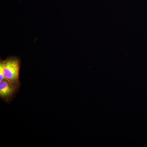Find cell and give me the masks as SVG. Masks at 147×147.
Here are the masks:
<instances>
[{
	"label": "cell",
	"instance_id": "cell-3",
	"mask_svg": "<svg viewBox=\"0 0 147 147\" xmlns=\"http://www.w3.org/2000/svg\"><path fill=\"white\" fill-rule=\"evenodd\" d=\"M4 60H3L2 59H1V60H0V82L6 79L4 74Z\"/></svg>",
	"mask_w": 147,
	"mask_h": 147
},
{
	"label": "cell",
	"instance_id": "cell-1",
	"mask_svg": "<svg viewBox=\"0 0 147 147\" xmlns=\"http://www.w3.org/2000/svg\"><path fill=\"white\" fill-rule=\"evenodd\" d=\"M21 66V60L17 57H9L4 60V74L9 82L21 84L19 82V73Z\"/></svg>",
	"mask_w": 147,
	"mask_h": 147
},
{
	"label": "cell",
	"instance_id": "cell-2",
	"mask_svg": "<svg viewBox=\"0 0 147 147\" xmlns=\"http://www.w3.org/2000/svg\"><path fill=\"white\" fill-rule=\"evenodd\" d=\"M21 86V84H16L3 80L0 82V97L6 102L10 103L15 97Z\"/></svg>",
	"mask_w": 147,
	"mask_h": 147
}]
</instances>
